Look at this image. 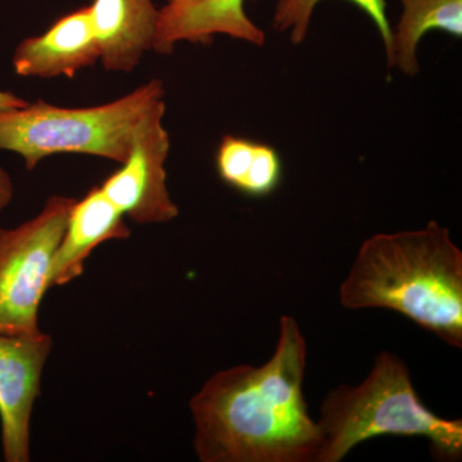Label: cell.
<instances>
[{"mask_svg":"<svg viewBox=\"0 0 462 462\" xmlns=\"http://www.w3.org/2000/svg\"><path fill=\"white\" fill-rule=\"evenodd\" d=\"M89 11L99 60L108 71L132 72L153 50L158 9L152 0H94Z\"/></svg>","mask_w":462,"mask_h":462,"instance_id":"8fae6325","label":"cell"},{"mask_svg":"<svg viewBox=\"0 0 462 462\" xmlns=\"http://www.w3.org/2000/svg\"><path fill=\"white\" fill-rule=\"evenodd\" d=\"M124 217L100 187L76 199L54 256L50 289L63 287L83 275L91 252L103 243L129 238L132 233Z\"/></svg>","mask_w":462,"mask_h":462,"instance_id":"30bf717a","label":"cell"},{"mask_svg":"<svg viewBox=\"0 0 462 462\" xmlns=\"http://www.w3.org/2000/svg\"><path fill=\"white\" fill-rule=\"evenodd\" d=\"M160 80L96 107H58L47 102L27 103L0 112V149L14 152L27 170L58 153H81L123 163L132 149L136 126L160 100Z\"/></svg>","mask_w":462,"mask_h":462,"instance_id":"277c9868","label":"cell"},{"mask_svg":"<svg viewBox=\"0 0 462 462\" xmlns=\"http://www.w3.org/2000/svg\"><path fill=\"white\" fill-rule=\"evenodd\" d=\"M339 298L348 310H391L462 348V252L437 221L365 240Z\"/></svg>","mask_w":462,"mask_h":462,"instance_id":"7a4b0ae2","label":"cell"},{"mask_svg":"<svg viewBox=\"0 0 462 462\" xmlns=\"http://www.w3.org/2000/svg\"><path fill=\"white\" fill-rule=\"evenodd\" d=\"M165 114V99L149 109L136 126L123 167L100 185L106 197L134 223L166 224L179 216L167 187L170 135L163 126Z\"/></svg>","mask_w":462,"mask_h":462,"instance_id":"8992f818","label":"cell"},{"mask_svg":"<svg viewBox=\"0 0 462 462\" xmlns=\"http://www.w3.org/2000/svg\"><path fill=\"white\" fill-rule=\"evenodd\" d=\"M75 200L51 197L35 217L0 229V333H41L39 307L50 291L54 256Z\"/></svg>","mask_w":462,"mask_h":462,"instance_id":"5b68a950","label":"cell"},{"mask_svg":"<svg viewBox=\"0 0 462 462\" xmlns=\"http://www.w3.org/2000/svg\"><path fill=\"white\" fill-rule=\"evenodd\" d=\"M321 0H278L273 11V26L276 32H289L291 44L300 45L306 41L311 18ZM365 12L378 27L385 48L387 65L392 56V26L388 20L385 0H348Z\"/></svg>","mask_w":462,"mask_h":462,"instance_id":"5bb4252c","label":"cell"},{"mask_svg":"<svg viewBox=\"0 0 462 462\" xmlns=\"http://www.w3.org/2000/svg\"><path fill=\"white\" fill-rule=\"evenodd\" d=\"M216 167L221 180L254 199L270 196L282 179V158L275 149L238 136L221 141Z\"/></svg>","mask_w":462,"mask_h":462,"instance_id":"4fadbf2b","label":"cell"},{"mask_svg":"<svg viewBox=\"0 0 462 462\" xmlns=\"http://www.w3.org/2000/svg\"><path fill=\"white\" fill-rule=\"evenodd\" d=\"M25 99L20 98L16 94L9 91L0 90V112L8 111V109L20 108L26 106Z\"/></svg>","mask_w":462,"mask_h":462,"instance_id":"2e32d148","label":"cell"},{"mask_svg":"<svg viewBox=\"0 0 462 462\" xmlns=\"http://www.w3.org/2000/svg\"><path fill=\"white\" fill-rule=\"evenodd\" d=\"M100 60L89 7L58 20L48 32L21 42L12 57L14 72L23 78H74Z\"/></svg>","mask_w":462,"mask_h":462,"instance_id":"9c48e42d","label":"cell"},{"mask_svg":"<svg viewBox=\"0 0 462 462\" xmlns=\"http://www.w3.org/2000/svg\"><path fill=\"white\" fill-rule=\"evenodd\" d=\"M307 342L293 316L272 357L214 374L189 402L202 462H318L321 431L303 393Z\"/></svg>","mask_w":462,"mask_h":462,"instance_id":"6da1fadb","label":"cell"},{"mask_svg":"<svg viewBox=\"0 0 462 462\" xmlns=\"http://www.w3.org/2000/svg\"><path fill=\"white\" fill-rule=\"evenodd\" d=\"M14 196V185L9 173L0 166V214L5 211Z\"/></svg>","mask_w":462,"mask_h":462,"instance_id":"9a60e30c","label":"cell"},{"mask_svg":"<svg viewBox=\"0 0 462 462\" xmlns=\"http://www.w3.org/2000/svg\"><path fill=\"white\" fill-rule=\"evenodd\" d=\"M318 425L322 438L318 462L342 461L360 443L385 436L427 438L434 457H462L461 419H445L428 409L407 365L388 351L376 356L363 383L339 385L325 396Z\"/></svg>","mask_w":462,"mask_h":462,"instance_id":"3957f363","label":"cell"},{"mask_svg":"<svg viewBox=\"0 0 462 462\" xmlns=\"http://www.w3.org/2000/svg\"><path fill=\"white\" fill-rule=\"evenodd\" d=\"M50 334L0 333V439L5 462H29L30 428L42 372L53 349Z\"/></svg>","mask_w":462,"mask_h":462,"instance_id":"52a82bcc","label":"cell"},{"mask_svg":"<svg viewBox=\"0 0 462 462\" xmlns=\"http://www.w3.org/2000/svg\"><path fill=\"white\" fill-rule=\"evenodd\" d=\"M402 14L392 30V56L388 67H396L403 75L420 71L418 47L422 36L431 30L462 36V0H400Z\"/></svg>","mask_w":462,"mask_h":462,"instance_id":"7c38bea8","label":"cell"},{"mask_svg":"<svg viewBox=\"0 0 462 462\" xmlns=\"http://www.w3.org/2000/svg\"><path fill=\"white\" fill-rule=\"evenodd\" d=\"M245 0H167L158 11L153 50L171 54L180 42L209 44L215 35L263 47V30L245 14Z\"/></svg>","mask_w":462,"mask_h":462,"instance_id":"ba28073f","label":"cell"}]
</instances>
